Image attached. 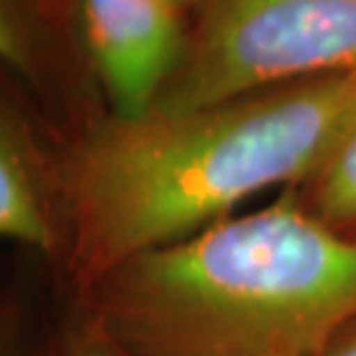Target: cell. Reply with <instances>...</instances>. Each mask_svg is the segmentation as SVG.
Wrapping results in <instances>:
<instances>
[{"mask_svg":"<svg viewBox=\"0 0 356 356\" xmlns=\"http://www.w3.org/2000/svg\"><path fill=\"white\" fill-rule=\"evenodd\" d=\"M356 127V70L190 111L109 113L58 160L65 268L79 294L134 254L232 216L273 185H308Z\"/></svg>","mask_w":356,"mask_h":356,"instance_id":"obj_1","label":"cell"},{"mask_svg":"<svg viewBox=\"0 0 356 356\" xmlns=\"http://www.w3.org/2000/svg\"><path fill=\"white\" fill-rule=\"evenodd\" d=\"M81 296L127 356H319L356 315V238L287 188L134 254Z\"/></svg>","mask_w":356,"mask_h":356,"instance_id":"obj_2","label":"cell"},{"mask_svg":"<svg viewBox=\"0 0 356 356\" xmlns=\"http://www.w3.org/2000/svg\"><path fill=\"white\" fill-rule=\"evenodd\" d=\"M356 70V0H204L151 111Z\"/></svg>","mask_w":356,"mask_h":356,"instance_id":"obj_3","label":"cell"},{"mask_svg":"<svg viewBox=\"0 0 356 356\" xmlns=\"http://www.w3.org/2000/svg\"><path fill=\"white\" fill-rule=\"evenodd\" d=\"M81 17L111 113L146 116L185 49L178 7L172 0H81Z\"/></svg>","mask_w":356,"mask_h":356,"instance_id":"obj_4","label":"cell"},{"mask_svg":"<svg viewBox=\"0 0 356 356\" xmlns=\"http://www.w3.org/2000/svg\"><path fill=\"white\" fill-rule=\"evenodd\" d=\"M58 165L47 155L28 120L5 106L0 116V234L42 254H56L65 234Z\"/></svg>","mask_w":356,"mask_h":356,"instance_id":"obj_5","label":"cell"},{"mask_svg":"<svg viewBox=\"0 0 356 356\" xmlns=\"http://www.w3.org/2000/svg\"><path fill=\"white\" fill-rule=\"evenodd\" d=\"M303 204L333 229L356 238V127L305 185Z\"/></svg>","mask_w":356,"mask_h":356,"instance_id":"obj_6","label":"cell"},{"mask_svg":"<svg viewBox=\"0 0 356 356\" xmlns=\"http://www.w3.org/2000/svg\"><path fill=\"white\" fill-rule=\"evenodd\" d=\"M63 356H127L92 319L83 312L63 333Z\"/></svg>","mask_w":356,"mask_h":356,"instance_id":"obj_7","label":"cell"},{"mask_svg":"<svg viewBox=\"0 0 356 356\" xmlns=\"http://www.w3.org/2000/svg\"><path fill=\"white\" fill-rule=\"evenodd\" d=\"M319 356H356V315L333 333Z\"/></svg>","mask_w":356,"mask_h":356,"instance_id":"obj_8","label":"cell"},{"mask_svg":"<svg viewBox=\"0 0 356 356\" xmlns=\"http://www.w3.org/2000/svg\"><path fill=\"white\" fill-rule=\"evenodd\" d=\"M172 3H174L176 7H181V5H185V3H188V0H172Z\"/></svg>","mask_w":356,"mask_h":356,"instance_id":"obj_9","label":"cell"},{"mask_svg":"<svg viewBox=\"0 0 356 356\" xmlns=\"http://www.w3.org/2000/svg\"><path fill=\"white\" fill-rule=\"evenodd\" d=\"M12 356H38V354H12ZM63 356V354H60Z\"/></svg>","mask_w":356,"mask_h":356,"instance_id":"obj_10","label":"cell"}]
</instances>
